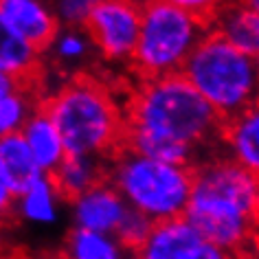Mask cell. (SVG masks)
Listing matches in <instances>:
<instances>
[{"label": "cell", "instance_id": "5", "mask_svg": "<svg viewBox=\"0 0 259 259\" xmlns=\"http://www.w3.org/2000/svg\"><path fill=\"white\" fill-rule=\"evenodd\" d=\"M106 180L130 209L156 224L185 215L193 167L139 156L123 147L106 165Z\"/></svg>", "mask_w": 259, "mask_h": 259}, {"label": "cell", "instance_id": "10", "mask_svg": "<svg viewBox=\"0 0 259 259\" xmlns=\"http://www.w3.org/2000/svg\"><path fill=\"white\" fill-rule=\"evenodd\" d=\"M70 206H73V218L77 229L103 233V235H112L130 209L119 196V191L108 180L95 185L93 189H88L79 198H75Z\"/></svg>", "mask_w": 259, "mask_h": 259}, {"label": "cell", "instance_id": "28", "mask_svg": "<svg viewBox=\"0 0 259 259\" xmlns=\"http://www.w3.org/2000/svg\"><path fill=\"white\" fill-rule=\"evenodd\" d=\"M0 259H7V250H5L3 246H0Z\"/></svg>", "mask_w": 259, "mask_h": 259}, {"label": "cell", "instance_id": "2", "mask_svg": "<svg viewBox=\"0 0 259 259\" xmlns=\"http://www.w3.org/2000/svg\"><path fill=\"white\" fill-rule=\"evenodd\" d=\"M257 174L231 158H213L193 167L185 220L206 244L235 259H257Z\"/></svg>", "mask_w": 259, "mask_h": 259}, {"label": "cell", "instance_id": "24", "mask_svg": "<svg viewBox=\"0 0 259 259\" xmlns=\"http://www.w3.org/2000/svg\"><path fill=\"white\" fill-rule=\"evenodd\" d=\"M14 206H16V196L11 193L9 187L5 185V180L0 178V226H5L11 220Z\"/></svg>", "mask_w": 259, "mask_h": 259}, {"label": "cell", "instance_id": "15", "mask_svg": "<svg viewBox=\"0 0 259 259\" xmlns=\"http://www.w3.org/2000/svg\"><path fill=\"white\" fill-rule=\"evenodd\" d=\"M60 200L73 202L81 193L106 180V163L86 156H66L49 174Z\"/></svg>", "mask_w": 259, "mask_h": 259}, {"label": "cell", "instance_id": "18", "mask_svg": "<svg viewBox=\"0 0 259 259\" xmlns=\"http://www.w3.org/2000/svg\"><path fill=\"white\" fill-rule=\"evenodd\" d=\"M123 255L125 250L116 244L112 235L77 229V226L66 235L60 252L62 259H123Z\"/></svg>", "mask_w": 259, "mask_h": 259}, {"label": "cell", "instance_id": "1", "mask_svg": "<svg viewBox=\"0 0 259 259\" xmlns=\"http://www.w3.org/2000/svg\"><path fill=\"white\" fill-rule=\"evenodd\" d=\"M123 116L125 150L187 167H193L196 152L222 130V119L183 75L139 79L123 103Z\"/></svg>", "mask_w": 259, "mask_h": 259}, {"label": "cell", "instance_id": "29", "mask_svg": "<svg viewBox=\"0 0 259 259\" xmlns=\"http://www.w3.org/2000/svg\"><path fill=\"white\" fill-rule=\"evenodd\" d=\"M127 259H132V257H127Z\"/></svg>", "mask_w": 259, "mask_h": 259}, {"label": "cell", "instance_id": "23", "mask_svg": "<svg viewBox=\"0 0 259 259\" xmlns=\"http://www.w3.org/2000/svg\"><path fill=\"white\" fill-rule=\"evenodd\" d=\"M160 3H167L176 9H183L185 14L198 18L200 22H204L209 27L213 22V18L222 11V7L229 0H160Z\"/></svg>", "mask_w": 259, "mask_h": 259}, {"label": "cell", "instance_id": "11", "mask_svg": "<svg viewBox=\"0 0 259 259\" xmlns=\"http://www.w3.org/2000/svg\"><path fill=\"white\" fill-rule=\"evenodd\" d=\"M209 29L242 53L250 57L259 55V9L248 7L242 0H229Z\"/></svg>", "mask_w": 259, "mask_h": 259}, {"label": "cell", "instance_id": "22", "mask_svg": "<svg viewBox=\"0 0 259 259\" xmlns=\"http://www.w3.org/2000/svg\"><path fill=\"white\" fill-rule=\"evenodd\" d=\"M99 0H53L51 9L60 22V29H83Z\"/></svg>", "mask_w": 259, "mask_h": 259}, {"label": "cell", "instance_id": "3", "mask_svg": "<svg viewBox=\"0 0 259 259\" xmlns=\"http://www.w3.org/2000/svg\"><path fill=\"white\" fill-rule=\"evenodd\" d=\"M55 123L66 156L108 160L123 150L125 116L112 88L93 75H77L40 103Z\"/></svg>", "mask_w": 259, "mask_h": 259}, {"label": "cell", "instance_id": "26", "mask_svg": "<svg viewBox=\"0 0 259 259\" xmlns=\"http://www.w3.org/2000/svg\"><path fill=\"white\" fill-rule=\"evenodd\" d=\"M7 259H62V257L60 252L42 255V252H27V250H7Z\"/></svg>", "mask_w": 259, "mask_h": 259}, {"label": "cell", "instance_id": "20", "mask_svg": "<svg viewBox=\"0 0 259 259\" xmlns=\"http://www.w3.org/2000/svg\"><path fill=\"white\" fill-rule=\"evenodd\" d=\"M90 49H93V44H90L83 29H60L49 47L55 60L66 64V66H75V64L83 62Z\"/></svg>", "mask_w": 259, "mask_h": 259}, {"label": "cell", "instance_id": "19", "mask_svg": "<svg viewBox=\"0 0 259 259\" xmlns=\"http://www.w3.org/2000/svg\"><path fill=\"white\" fill-rule=\"evenodd\" d=\"M37 108L40 103L27 86H18L11 93L0 97V139L20 132L27 119Z\"/></svg>", "mask_w": 259, "mask_h": 259}, {"label": "cell", "instance_id": "14", "mask_svg": "<svg viewBox=\"0 0 259 259\" xmlns=\"http://www.w3.org/2000/svg\"><path fill=\"white\" fill-rule=\"evenodd\" d=\"M220 137L229 147V156L233 163L248 169L250 174L259 171V112L257 106L244 110L242 114L222 123Z\"/></svg>", "mask_w": 259, "mask_h": 259}, {"label": "cell", "instance_id": "13", "mask_svg": "<svg viewBox=\"0 0 259 259\" xmlns=\"http://www.w3.org/2000/svg\"><path fill=\"white\" fill-rule=\"evenodd\" d=\"M42 70V53L0 18V73L18 86H31Z\"/></svg>", "mask_w": 259, "mask_h": 259}, {"label": "cell", "instance_id": "9", "mask_svg": "<svg viewBox=\"0 0 259 259\" xmlns=\"http://www.w3.org/2000/svg\"><path fill=\"white\" fill-rule=\"evenodd\" d=\"M204 239L183 218L152 224L147 237L132 252V259H196Z\"/></svg>", "mask_w": 259, "mask_h": 259}, {"label": "cell", "instance_id": "25", "mask_svg": "<svg viewBox=\"0 0 259 259\" xmlns=\"http://www.w3.org/2000/svg\"><path fill=\"white\" fill-rule=\"evenodd\" d=\"M196 259H235L231 255V252H226L222 248H218V246H213V244H202L200 246V250H198V255Z\"/></svg>", "mask_w": 259, "mask_h": 259}, {"label": "cell", "instance_id": "27", "mask_svg": "<svg viewBox=\"0 0 259 259\" xmlns=\"http://www.w3.org/2000/svg\"><path fill=\"white\" fill-rule=\"evenodd\" d=\"M14 88H18V83H16L14 79H9V77H5L3 73H0V97L7 95V93H11Z\"/></svg>", "mask_w": 259, "mask_h": 259}, {"label": "cell", "instance_id": "21", "mask_svg": "<svg viewBox=\"0 0 259 259\" xmlns=\"http://www.w3.org/2000/svg\"><path fill=\"white\" fill-rule=\"evenodd\" d=\"M152 224L154 222H150L145 215H141V213H137L134 209H127V213L123 215L119 226L114 229L112 237L116 239V244L125 250V255H132V252L141 246V242L147 237Z\"/></svg>", "mask_w": 259, "mask_h": 259}, {"label": "cell", "instance_id": "7", "mask_svg": "<svg viewBox=\"0 0 259 259\" xmlns=\"http://www.w3.org/2000/svg\"><path fill=\"white\" fill-rule=\"evenodd\" d=\"M143 0H99L86 27L90 44L106 62L130 64L141 27Z\"/></svg>", "mask_w": 259, "mask_h": 259}, {"label": "cell", "instance_id": "16", "mask_svg": "<svg viewBox=\"0 0 259 259\" xmlns=\"http://www.w3.org/2000/svg\"><path fill=\"white\" fill-rule=\"evenodd\" d=\"M44 174L35 165L20 132L0 139V178L5 180V185L14 196H20L27 187H31Z\"/></svg>", "mask_w": 259, "mask_h": 259}, {"label": "cell", "instance_id": "12", "mask_svg": "<svg viewBox=\"0 0 259 259\" xmlns=\"http://www.w3.org/2000/svg\"><path fill=\"white\" fill-rule=\"evenodd\" d=\"M20 137L44 176L55 171V167L66 158L64 141L57 132L55 123L51 121V116L44 112L42 106L27 119V123L20 130Z\"/></svg>", "mask_w": 259, "mask_h": 259}, {"label": "cell", "instance_id": "17", "mask_svg": "<svg viewBox=\"0 0 259 259\" xmlns=\"http://www.w3.org/2000/svg\"><path fill=\"white\" fill-rule=\"evenodd\" d=\"M57 202H60V196L51 178L42 176L31 187H27L20 196H16L14 211H18V215H22L29 222L51 224L57 218Z\"/></svg>", "mask_w": 259, "mask_h": 259}, {"label": "cell", "instance_id": "6", "mask_svg": "<svg viewBox=\"0 0 259 259\" xmlns=\"http://www.w3.org/2000/svg\"><path fill=\"white\" fill-rule=\"evenodd\" d=\"M209 31L204 22L160 0L141 3V27L130 66L139 79L180 75L191 51Z\"/></svg>", "mask_w": 259, "mask_h": 259}, {"label": "cell", "instance_id": "8", "mask_svg": "<svg viewBox=\"0 0 259 259\" xmlns=\"http://www.w3.org/2000/svg\"><path fill=\"white\" fill-rule=\"evenodd\" d=\"M0 18L35 51H49L60 22L47 0H0Z\"/></svg>", "mask_w": 259, "mask_h": 259}, {"label": "cell", "instance_id": "4", "mask_svg": "<svg viewBox=\"0 0 259 259\" xmlns=\"http://www.w3.org/2000/svg\"><path fill=\"white\" fill-rule=\"evenodd\" d=\"M180 75L222 123L252 108L257 101V57L237 51L211 29L191 51Z\"/></svg>", "mask_w": 259, "mask_h": 259}]
</instances>
